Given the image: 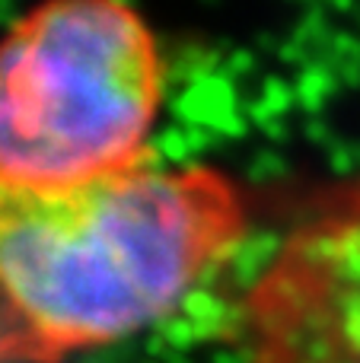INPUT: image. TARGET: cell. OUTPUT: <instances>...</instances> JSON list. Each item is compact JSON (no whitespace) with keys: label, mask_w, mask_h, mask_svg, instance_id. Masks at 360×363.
<instances>
[{"label":"cell","mask_w":360,"mask_h":363,"mask_svg":"<svg viewBox=\"0 0 360 363\" xmlns=\"http://www.w3.org/2000/svg\"><path fill=\"white\" fill-rule=\"evenodd\" d=\"M242 233L246 201L214 169L0 182V363H61L153 325Z\"/></svg>","instance_id":"cell-1"},{"label":"cell","mask_w":360,"mask_h":363,"mask_svg":"<svg viewBox=\"0 0 360 363\" xmlns=\"http://www.w3.org/2000/svg\"><path fill=\"white\" fill-rule=\"evenodd\" d=\"M159 51L112 0L32 10L0 38V182L64 188L150 163Z\"/></svg>","instance_id":"cell-2"},{"label":"cell","mask_w":360,"mask_h":363,"mask_svg":"<svg viewBox=\"0 0 360 363\" xmlns=\"http://www.w3.org/2000/svg\"><path fill=\"white\" fill-rule=\"evenodd\" d=\"M236 332L242 363H360V179L287 233Z\"/></svg>","instance_id":"cell-3"}]
</instances>
